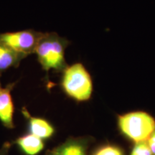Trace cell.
Returning <instances> with one entry per match:
<instances>
[{
	"instance_id": "obj_1",
	"label": "cell",
	"mask_w": 155,
	"mask_h": 155,
	"mask_svg": "<svg viewBox=\"0 0 155 155\" xmlns=\"http://www.w3.org/2000/svg\"><path fill=\"white\" fill-rule=\"evenodd\" d=\"M68 45L66 39L55 32L43 33L37 45L35 53L39 63L45 71H65L68 65L65 60V50Z\"/></svg>"
},
{
	"instance_id": "obj_2",
	"label": "cell",
	"mask_w": 155,
	"mask_h": 155,
	"mask_svg": "<svg viewBox=\"0 0 155 155\" xmlns=\"http://www.w3.org/2000/svg\"><path fill=\"white\" fill-rule=\"evenodd\" d=\"M61 85L68 96L78 101L88 100L92 94L91 78L81 63L67 67L63 71Z\"/></svg>"
},
{
	"instance_id": "obj_3",
	"label": "cell",
	"mask_w": 155,
	"mask_h": 155,
	"mask_svg": "<svg viewBox=\"0 0 155 155\" xmlns=\"http://www.w3.org/2000/svg\"><path fill=\"white\" fill-rule=\"evenodd\" d=\"M120 129L135 143L147 141L155 130V121L145 112H131L119 117Z\"/></svg>"
},
{
	"instance_id": "obj_4",
	"label": "cell",
	"mask_w": 155,
	"mask_h": 155,
	"mask_svg": "<svg viewBox=\"0 0 155 155\" xmlns=\"http://www.w3.org/2000/svg\"><path fill=\"white\" fill-rule=\"evenodd\" d=\"M42 34L32 30L6 32L0 34V41L26 58L35 53L37 45Z\"/></svg>"
},
{
	"instance_id": "obj_5",
	"label": "cell",
	"mask_w": 155,
	"mask_h": 155,
	"mask_svg": "<svg viewBox=\"0 0 155 155\" xmlns=\"http://www.w3.org/2000/svg\"><path fill=\"white\" fill-rule=\"evenodd\" d=\"M14 86V83H12L7 86L2 87L0 82V121L8 129L15 127L13 121L14 104L11 95Z\"/></svg>"
},
{
	"instance_id": "obj_6",
	"label": "cell",
	"mask_w": 155,
	"mask_h": 155,
	"mask_svg": "<svg viewBox=\"0 0 155 155\" xmlns=\"http://www.w3.org/2000/svg\"><path fill=\"white\" fill-rule=\"evenodd\" d=\"M88 144L86 138H70L45 155H87Z\"/></svg>"
},
{
	"instance_id": "obj_7",
	"label": "cell",
	"mask_w": 155,
	"mask_h": 155,
	"mask_svg": "<svg viewBox=\"0 0 155 155\" xmlns=\"http://www.w3.org/2000/svg\"><path fill=\"white\" fill-rule=\"evenodd\" d=\"M22 113L28 120L30 134L42 139H49L54 134L55 129L47 120L32 116L25 108L22 109Z\"/></svg>"
},
{
	"instance_id": "obj_8",
	"label": "cell",
	"mask_w": 155,
	"mask_h": 155,
	"mask_svg": "<svg viewBox=\"0 0 155 155\" xmlns=\"http://www.w3.org/2000/svg\"><path fill=\"white\" fill-rule=\"evenodd\" d=\"M15 144L26 155H37L43 150L45 147L43 139L30 133L17 138Z\"/></svg>"
},
{
	"instance_id": "obj_9",
	"label": "cell",
	"mask_w": 155,
	"mask_h": 155,
	"mask_svg": "<svg viewBox=\"0 0 155 155\" xmlns=\"http://www.w3.org/2000/svg\"><path fill=\"white\" fill-rule=\"evenodd\" d=\"M25 57L0 41V73L12 67H17Z\"/></svg>"
},
{
	"instance_id": "obj_10",
	"label": "cell",
	"mask_w": 155,
	"mask_h": 155,
	"mask_svg": "<svg viewBox=\"0 0 155 155\" xmlns=\"http://www.w3.org/2000/svg\"><path fill=\"white\" fill-rule=\"evenodd\" d=\"M130 155H152L147 141L136 143Z\"/></svg>"
},
{
	"instance_id": "obj_11",
	"label": "cell",
	"mask_w": 155,
	"mask_h": 155,
	"mask_svg": "<svg viewBox=\"0 0 155 155\" xmlns=\"http://www.w3.org/2000/svg\"><path fill=\"white\" fill-rule=\"evenodd\" d=\"M93 155H124V154L118 147L106 145L97 150Z\"/></svg>"
},
{
	"instance_id": "obj_12",
	"label": "cell",
	"mask_w": 155,
	"mask_h": 155,
	"mask_svg": "<svg viewBox=\"0 0 155 155\" xmlns=\"http://www.w3.org/2000/svg\"><path fill=\"white\" fill-rule=\"evenodd\" d=\"M147 143H148L152 155H155V130L151 134L150 138L147 139Z\"/></svg>"
},
{
	"instance_id": "obj_13",
	"label": "cell",
	"mask_w": 155,
	"mask_h": 155,
	"mask_svg": "<svg viewBox=\"0 0 155 155\" xmlns=\"http://www.w3.org/2000/svg\"><path fill=\"white\" fill-rule=\"evenodd\" d=\"M11 143L6 141L0 147V155H9V150L11 149Z\"/></svg>"
}]
</instances>
